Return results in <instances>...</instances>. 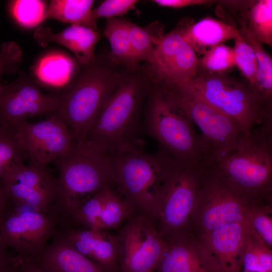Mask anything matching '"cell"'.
<instances>
[{
    "mask_svg": "<svg viewBox=\"0 0 272 272\" xmlns=\"http://www.w3.org/2000/svg\"><path fill=\"white\" fill-rule=\"evenodd\" d=\"M240 28L238 29L243 39L253 49L256 57L258 72L255 92L267 104L271 105L272 58L264 50L247 27L243 15L239 20Z\"/></svg>",
    "mask_w": 272,
    "mask_h": 272,
    "instance_id": "obj_24",
    "label": "cell"
},
{
    "mask_svg": "<svg viewBox=\"0 0 272 272\" xmlns=\"http://www.w3.org/2000/svg\"><path fill=\"white\" fill-rule=\"evenodd\" d=\"M234 40V47L233 49L235 65L246 79L250 87L255 92L258 64L255 53L251 46L243 39L241 35Z\"/></svg>",
    "mask_w": 272,
    "mask_h": 272,
    "instance_id": "obj_35",
    "label": "cell"
},
{
    "mask_svg": "<svg viewBox=\"0 0 272 272\" xmlns=\"http://www.w3.org/2000/svg\"><path fill=\"white\" fill-rule=\"evenodd\" d=\"M116 235L121 272H153L168 243L150 217L134 213Z\"/></svg>",
    "mask_w": 272,
    "mask_h": 272,
    "instance_id": "obj_12",
    "label": "cell"
},
{
    "mask_svg": "<svg viewBox=\"0 0 272 272\" xmlns=\"http://www.w3.org/2000/svg\"><path fill=\"white\" fill-rule=\"evenodd\" d=\"M203 55L200 63L209 74H222L236 65L233 49L223 44L212 47Z\"/></svg>",
    "mask_w": 272,
    "mask_h": 272,
    "instance_id": "obj_36",
    "label": "cell"
},
{
    "mask_svg": "<svg viewBox=\"0 0 272 272\" xmlns=\"http://www.w3.org/2000/svg\"><path fill=\"white\" fill-rule=\"evenodd\" d=\"M15 257L19 272H43L32 261Z\"/></svg>",
    "mask_w": 272,
    "mask_h": 272,
    "instance_id": "obj_41",
    "label": "cell"
},
{
    "mask_svg": "<svg viewBox=\"0 0 272 272\" xmlns=\"http://www.w3.org/2000/svg\"><path fill=\"white\" fill-rule=\"evenodd\" d=\"M108 186H105L83 203L70 219L81 225L83 228L101 230L100 218L106 188Z\"/></svg>",
    "mask_w": 272,
    "mask_h": 272,
    "instance_id": "obj_34",
    "label": "cell"
},
{
    "mask_svg": "<svg viewBox=\"0 0 272 272\" xmlns=\"http://www.w3.org/2000/svg\"><path fill=\"white\" fill-rule=\"evenodd\" d=\"M114 182L135 211L151 218L156 200L166 179L181 165L161 150L148 154L132 148L109 155Z\"/></svg>",
    "mask_w": 272,
    "mask_h": 272,
    "instance_id": "obj_6",
    "label": "cell"
},
{
    "mask_svg": "<svg viewBox=\"0 0 272 272\" xmlns=\"http://www.w3.org/2000/svg\"><path fill=\"white\" fill-rule=\"evenodd\" d=\"M271 202L251 206L245 220L250 233L270 249L272 247Z\"/></svg>",
    "mask_w": 272,
    "mask_h": 272,
    "instance_id": "obj_30",
    "label": "cell"
},
{
    "mask_svg": "<svg viewBox=\"0 0 272 272\" xmlns=\"http://www.w3.org/2000/svg\"><path fill=\"white\" fill-rule=\"evenodd\" d=\"M240 272H256V271H248V270H241ZM265 272H272V270L271 271H265Z\"/></svg>",
    "mask_w": 272,
    "mask_h": 272,
    "instance_id": "obj_44",
    "label": "cell"
},
{
    "mask_svg": "<svg viewBox=\"0 0 272 272\" xmlns=\"http://www.w3.org/2000/svg\"><path fill=\"white\" fill-rule=\"evenodd\" d=\"M146 90L138 79H122L100 111L86 138L108 155L138 147Z\"/></svg>",
    "mask_w": 272,
    "mask_h": 272,
    "instance_id": "obj_3",
    "label": "cell"
},
{
    "mask_svg": "<svg viewBox=\"0 0 272 272\" xmlns=\"http://www.w3.org/2000/svg\"><path fill=\"white\" fill-rule=\"evenodd\" d=\"M185 42L194 51L204 54L212 47L240 36L235 27L212 18L178 27Z\"/></svg>",
    "mask_w": 272,
    "mask_h": 272,
    "instance_id": "obj_21",
    "label": "cell"
},
{
    "mask_svg": "<svg viewBox=\"0 0 272 272\" xmlns=\"http://www.w3.org/2000/svg\"><path fill=\"white\" fill-rule=\"evenodd\" d=\"M213 166L252 203L271 201L272 127L257 129Z\"/></svg>",
    "mask_w": 272,
    "mask_h": 272,
    "instance_id": "obj_4",
    "label": "cell"
},
{
    "mask_svg": "<svg viewBox=\"0 0 272 272\" xmlns=\"http://www.w3.org/2000/svg\"><path fill=\"white\" fill-rule=\"evenodd\" d=\"M138 1L135 0H106L92 10L93 19L96 22L101 18H115L122 16L133 9Z\"/></svg>",
    "mask_w": 272,
    "mask_h": 272,
    "instance_id": "obj_38",
    "label": "cell"
},
{
    "mask_svg": "<svg viewBox=\"0 0 272 272\" xmlns=\"http://www.w3.org/2000/svg\"><path fill=\"white\" fill-rule=\"evenodd\" d=\"M172 87L198 97L232 118L246 137L272 126L271 107L248 85L223 74H205Z\"/></svg>",
    "mask_w": 272,
    "mask_h": 272,
    "instance_id": "obj_2",
    "label": "cell"
},
{
    "mask_svg": "<svg viewBox=\"0 0 272 272\" xmlns=\"http://www.w3.org/2000/svg\"><path fill=\"white\" fill-rule=\"evenodd\" d=\"M58 95H47L25 74L9 84L0 85V126L12 128L29 117L54 112Z\"/></svg>",
    "mask_w": 272,
    "mask_h": 272,
    "instance_id": "obj_14",
    "label": "cell"
},
{
    "mask_svg": "<svg viewBox=\"0 0 272 272\" xmlns=\"http://www.w3.org/2000/svg\"><path fill=\"white\" fill-rule=\"evenodd\" d=\"M10 128L29 158L44 165L66 153L76 143L70 129L54 113L44 120L23 121Z\"/></svg>",
    "mask_w": 272,
    "mask_h": 272,
    "instance_id": "obj_15",
    "label": "cell"
},
{
    "mask_svg": "<svg viewBox=\"0 0 272 272\" xmlns=\"http://www.w3.org/2000/svg\"><path fill=\"white\" fill-rule=\"evenodd\" d=\"M208 0H154L153 2L159 6L173 8H180L188 6L200 5L211 3Z\"/></svg>",
    "mask_w": 272,
    "mask_h": 272,
    "instance_id": "obj_39",
    "label": "cell"
},
{
    "mask_svg": "<svg viewBox=\"0 0 272 272\" xmlns=\"http://www.w3.org/2000/svg\"><path fill=\"white\" fill-rule=\"evenodd\" d=\"M243 16L249 31L261 44L272 46V1L250 2Z\"/></svg>",
    "mask_w": 272,
    "mask_h": 272,
    "instance_id": "obj_26",
    "label": "cell"
},
{
    "mask_svg": "<svg viewBox=\"0 0 272 272\" xmlns=\"http://www.w3.org/2000/svg\"><path fill=\"white\" fill-rule=\"evenodd\" d=\"M73 61L64 55L49 53L38 61L35 73L42 82L50 86H60L66 84L73 73Z\"/></svg>",
    "mask_w": 272,
    "mask_h": 272,
    "instance_id": "obj_27",
    "label": "cell"
},
{
    "mask_svg": "<svg viewBox=\"0 0 272 272\" xmlns=\"http://www.w3.org/2000/svg\"><path fill=\"white\" fill-rule=\"evenodd\" d=\"M56 196L49 213L65 224L85 201L114 182L110 156L87 141L75 143L55 159Z\"/></svg>",
    "mask_w": 272,
    "mask_h": 272,
    "instance_id": "obj_1",
    "label": "cell"
},
{
    "mask_svg": "<svg viewBox=\"0 0 272 272\" xmlns=\"http://www.w3.org/2000/svg\"><path fill=\"white\" fill-rule=\"evenodd\" d=\"M204 174L191 215V234L196 239L233 223L244 221L253 205L213 166Z\"/></svg>",
    "mask_w": 272,
    "mask_h": 272,
    "instance_id": "obj_9",
    "label": "cell"
},
{
    "mask_svg": "<svg viewBox=\"0 0 272 272\" xmlns=\"http://www.w3.org/2000/svg\"><path fill=\"white\" fill-rule=\"evenodd\" d=\"M131 49L134 62L145 61L152 65L154 61L155 47L153 43L155 36L161 33L151 31V27L143 28L127 21Z\"/></svg>",
    "mask_w": 272,
    "mask_h": 272,
    "instance_id": "obj_32",
    "label": "cell"
},
{
    "mask_svg": "<svg viewBox=\"0 0 272 272\" xmlns=\"http://www.w3.org/2000/svg\"><path fill=\"white\" fill-rule=\"evenodd\" d=\"M56 233L80 253L106 272H115L118 263L116 235L105 231L62 226Z\"/></svg>",
    "mask_w": 272,
    "mask_h": 272,
    "instance_id": "obj_18",
    "label": "cell"
},
{
    "mask_svg": "<svg viewBox=\"0 0 272 272\" xmlns=\"http://www.w3.org/2000/svg\"><path fill=\"white\" fill-rule=\"evenodd\" d=\"M144 127L146 132L159 143L161 150L180 164L191 165L203 162L201 136L168 88L152 93Z\"/></svg>",
    "mask_w": 272,
    "mask_h": 272,
    "instance_id": "obj_7",
    "label": "cell"
},
{
    "mask_svg": "<svg viewBox=\"0 0 272 272\" xmlns=\"http://www.w3.org/2000/svg\"><path fill=\"white\" fill-rule=\"evenodd\" d=\"M94 3L92 0H51L45 15V20L54 19L96 30V22L92 15Z\"/></svg>",
    "mask_w": 272,
    "mask_h": 272,
    "instance_id": "obj_23",
    "label": "cell"
},
{
    "mask_svg": "<svg viewBox=\"0 0 272 272\" xmlns=\"http://www.w3.org/2000/svg\"><path fill=\"white\" fill-rule=\"evenodd\" d=\"M29 159L12 129L0 126V180Z\"/></svg>",
    "mask_w": 272,
    "mask_h": 272,
    "instance_id": "obj_29",
    "label": "cell"
},
{
    "mask_svg": "<svg viewBox=\"0 0 272 272\" xmlns=\"http://www.w3.org/2000/svg\"><path fill=\"white\" fill-rule=\"evenodd\" d=\"M11 207V203L0 185V220Z\"/></svg>",
    "mask_w": 272,
    "mask_h": 272,
    "instance_id": "obj_42",
    "label": "cell"
},
{
    "mask_svg": "<svg viewBox=\"0 0 272 272\" xmlns=\"http://www.w3.org/2000/svg\"><path fill=\"white\" fill-rule=\"evenodd\" d=\"M84 66L59 94L57 115L76 143L86 141L100 111L122 81L120 76L95 60Z\"/></svg>",
    "mask_w": 272,
    "mask_h": 272,
    "instance_id": "obj_5",
    "label": "cell"
},
{
    "mask_svg": "<svg viewBox=\"0 0 272 272\" xmlns=\"http://www.w3.org/2000/svg\"><path fill=\"white\" fill-rule=\"evenodd\" d=\"M204 170L202 163L180 165L164 183L151 219L166 242L192 235L191 215Z\"/></svg>",
    "mask_w": 272,
    "mask_h": 272,
    "instance_id": "obj_8",
    "label": "cell"
},
{
    "mask_svg": "<svg viewBox=\"0 0 272 272\" xmlns=\"http://www.w3.org/2000/svg\"><path fill=\"white\" fill-rule=\"evenodd\" d=\"M167 243L156 268L159 272H207L200 258L197 240L192 235Z\"/></svg>",
    "mask_w": 272,
    "mask_h": 272,
    "instance_id": "obj_22",
    "label": "cell"
},
{
    "mask_svg": "<svg viewBox=\"0 0 272 272\" xmlns=\"http://www.w3.org/2000/svg\"><path fill=\"white\" fill-rule=\"evenodd\" d=\"M250 232L245 221L231 224L197 238L207 272H240Z\"/></svg>",
    "mask_w": 272,
    "mask_h": 272,
    "instance_id": "obj_16",
    "label": "cell"
},
{
    "mask_svg": "<svg viewBox=\"0 0 272 272\" xmlns=\"http://www.w3.org/2000/svg\"><path fill=\"white\" fill-rule=\"evenodd\" d=\"M242 268L256 272L272 270L271 249L250 233L243 255Z\"/></svg>",
    "mask_w": 272,
    "mask_h": 272,
    "instance_id": "obj_33",
    "label": "cell"
},
{
    "mask_svg": "<svg viewBox=\"0 0 272 272\" xmlns=\"http://www.w3.org/2000/svg\"><path fill=\"white\" fill-rule=\"evenodd\" d=\"M8 249L0 238V272L8 267L12 261L14 253H10Z\"/></svg>",
    "mask_w": 272,
    "mask_h": 272,
    "instance_id": "obj_40",
    "label": "cell"
},
{
    "mask_svg": "<svg viewBox=\"0 0 272 272\" xmlns=\"http://www.w3.org/2000/svg\"><path fill=\"white\" fill-rule=\"evenodd\" d=\"M155 55L151 65L158 80L168 87L186 83L197 76L198 59L178 28L155 37Z\"/></svg>",
    "mask_w": 272,
    "mask_h": 272,
    "instance_id": "obj_17",
    "label": "cell"
},
{
    "mask_svg": "<svg viewBox=\"0 0 272 272\" xmlns=\"http://www.w3.org/2000/svg\"><path fill=\"white\" fill-rule=\"evenodd\" d=\"M15 256L14 255L13 260L11 264L1 272H19Z\"/></svg>",
    "mask_w": 272,
    "mask_h": 272,
    "instance_id": "obj_43",
    "label": "cell"
},
{
    "mask_svg": "<svg viewBox=\"0 0 272 272\" xmlns=\"http://www.w3.org/2000/svg\"><path fill=\"white\" fill-rule=\"evenodd\" d=\"M135 212L130 203L118 196L107 186L100 218L101 230L119 226Z\"/></svg>",
    "mask_w": 272,
    "mask_h": 272,
    "instance_id": "obj_31",
    "label": "cell"
},
{
    "mask_svg": "<svg viewBox=\"0 0 272 272\" xmlns=\"http://www.w3.org/2000/svg\"><path fill=\"white\" fill-rule=\"evenodd\" d=\"M168 87L177 103L201 132L203 163L216 162L234 150L246 137L232 118L191 93Z\"/></svg>",
    "mask_w": 272,
    "mask_h": 272,
    "instance_id": "obj_10",
    "label": "cell"
},
{
    "mask_svg": "<svg viewBox=\"0 0 272 272\" xmlns=\"http://www.w3.org/2000/svg\"><path fill=\"white\" fill-rule=\"evenodd\" d=\"M34 37L41 46L55 42L67 48L82 65L95 60V48L100 38L96 30L76 25H71L57 33L53 32L50 28L40 27L35 31Z\"/></svg>",
    "mask_w": 272,
    "mask_h": 272,
    "instance_id": "obj_19",
    "label": "cell"
},
{
    "mask_svg": "<svg viewBox=\"0 0 272 272\" xmlns=\"http://www.w3.org/2000/svg\"><path fill=\"white\" fill-rule=\"evenodd\" d=\"M22 51L13 41L4 42L0 47V85L3 75L18 71L22 60Z\"/></svg>",
    "mask_w": 272,
    "mask_h": 272,
    "instance_id": "obj_37",
    "label": "cell"
},
{
    "mask_svg": "<svg viewBox=\"0 0 272 272\" xmlns=\"http://www.w3.org/2000/svg\"><path fill=\"white\" fill-rule=\"evenodd\" d=\"M48 3L41 0H12L7 3L10 18L18 26L34 28L45 20Z\"/></svg>",
    "mask_w": 272,
    "mask_h": 272,
    "instance_id": "obj_28",
    "label": "cell"
},
{
    "mask_svg": "<svg viewBox=\"0 0 272 272\" xmlns=\"http://www.w3.org/2000/svg\"><path fill=\"white\" fill-rule=\"evenodd\" d=\"M57 226L51 213L11 206L0 220V238L16 255L32 261L45 248Z\"/></svg>",
    "mask_w": 272,
    "mask_h": 272,
    "instance_id": "obj_11",
    "label": "cell"
},
{
    "mask_svg": "<svg viewBox=\"0 0 272 272\" xmlns=\"http://www.w3.org/2000/svg\"><path fill=\"white\" fill-rule=\"evenodd\" d=\"M104 33L111 48L109 58L115 64L134 66L131 49L127 21L115 18H107Z\"/></svg>",
    "mask_w": 272,
    "mask_h": 272,
    "instance_id": "obj_25",
    "label": "cell"
},
{
    "mask_svg": "<svg viewBox=\"0 0 272 272\" xmlns=\"http://www.w3.org/2000/svg\"><path fill=\"white\" fill-rule=\"evenodd\" d=\"M31 261L43 272H106L56 232L42 253Z\"/></svg>",
    "mask_w": 272,
    "mask_h": 272,
    "instance_id": "obj_20",
    "label": "cell"
},
{
    "mask_svg": "<svg viewBox=\"0 0 272 272\" xmlns=\"http://www.w3.org/2000/svg\"><path fill=\"white\" fill-rule=\"evenodd\" d=\"M0 185L11 206L49 213L56 196V178L46 165L29 158L0 180Z\"/></svg>",
    "mask_w": 272,
    "mask_h": 272,
    "instance_id": "obj_13",
    "label": "cell"
}]
</instances>
